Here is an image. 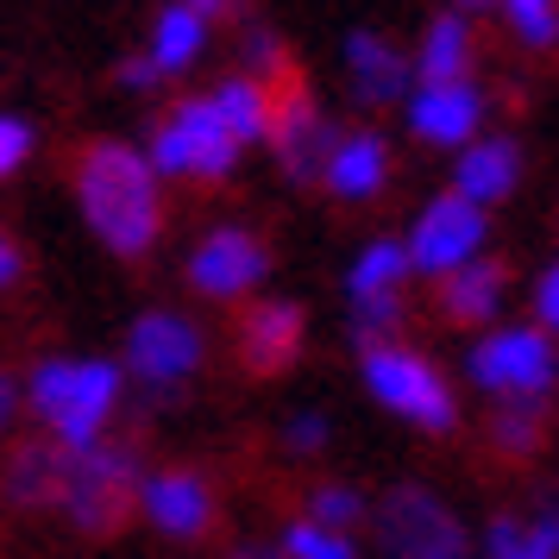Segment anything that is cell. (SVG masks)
<instances>
[{
  "label": "cell",
  "instance_id": "cell-16",
  "mask_svg": "<svg viewBox=\"0 0 559 559\" xmlns=\"http://www.w3.org/2000/svg\"><path fill=\"white\" fill-rule=\"evenodd\" d=\"M515 189H522V145L509 132H478L465 152H453V195L478 214L503 207Z\"/></svg>",
  "mask_w": 559,
  "mask_h": 559
},
{
  "label": "cell",
  "instance_id": "cell-34",
  "mask_svg": "<svg viewBox=\"0 0 559 559\" xmlns=\"http://www.w3.org/2000/svg\"><path fill=\"white\" fill-rule=\"evenodd\" d=\"M20 277H26V252H20V239H13V233H0V296H7V289H20Z\"/></svg>",
  "mask_w": 559,
  "mask_h": 559
},
{
  "label": "cell",
  "instance_id": "cell-29",
  "mask_svg": "<svg viewBox=\"0 0 559 559\" xmlns=\"http://www.w3.org/2000/svg\"><path fill=\"white\" fill-rule=\"evenodd\" d=\"M484 554H490V559H547L528 540V522H522V515H497L490 534H484Z\"/></svg>",
  "mask_w": 559,
  "mask_h": 559
},
{
  "label": "cell",
  "instance_id": "cell-9",
  "mask_svg": "<svg viewBox=\"0 0 559 559\" xmlns=\"http://www.w3.org/2000/svg\"><path fill=\"white\" fill-rule=\"evenodd\" d=\"M403 283H408V258H403V239H371L365 252L353 258V271H346V328H353L358 353L365 346H383V340H396L403 328Z\"/></svg>",
  "mask_w": 559,
  "mask_h": 559
},
{
  "label": "cell",
  "instance_id": "cell-2",
  "mask_svg": "<svg viewBox=\"0 0 559 559\" xmlns=\"http://www.w3.org/2000/svg\"><path fill=\"white\" fill-rule=\"evenodd\" d=\"M26 403L45 421V440L57 453H88L107 440V421L127 403V371L120 358L45 353L26 378Z\"/></svg>",
  "mask_w": 559,
  "mask_h": 559
},
{
  "label": "cell",
  "instance_id": "cell-17",
  "mask_svg": "<svg viewBox=\"0 0 559 559\" xmlns=\"http://www.w3.org/2000/svg\"><path fill=\"white\" fill-rule=\"evenodd\" d=\"M321 189H328L333 202H346V207L378 202L383 189H390V139L371 132V127L340 132L328 164H321Z\"/></svg>",
  "mask_w": 559,
  "mask_h": 559
},
{
  "label": "cell",
  "instance_id": "cell-30",
  "mask_svg": "<svg viewBox=\"0 0 559 559\" xmlns=\"http://www.w3.org/2000/svg\"><path fill=\"white\" fill-rule=\"evenodd\" d=\"M32 145H38V139H32V120H26V114H0V182L26 170Z\"/></svg>",
  "mask_w": 559,
  "mask_h": 559
},
{
  "label": "cell",
  "instance_id": "cell-13",
  "mask_svg": "<svg viewBox=\"0 0 559 559\" xmlns=\"http://www.w3.org/2000/svg\"><path fill=\"white\" fill-rule=\"evenodd\" d=\"M333 120L321 114V102L308 95L302 82H289L283 95H271V132H264V145L277 152L283 177L296 182H321V164H328L333 152Z\"/></svg>",
  "mask_w": 559,
  "mask_h": 559
},
{
  "label": "cell",
  "instance_id": "cell-7",
  "mask_svg": "<svg viewBox=\"0 0 559 559\" xmlns=\"http://www.w3.org/2000/svg\"><path fill=\"white\" fill-rule=\"evenodd\" d=\"M371 522H378V547L390 559H465L472 554L459 509L440 490H428V484L383 490L378 509H371Z\"/></svg>",
  "mask_w": 559,
  "mask_h": 559
},
{
  "label": "cell",
  "instance_id": "cell-22",
  "mask_svg": "<svg viewBox=\"0 0 559 559\" xmlns=\"http://www.w3.org/2000/svg\"><path fill=\"white\" fill-rule=\"evenodd\" d=\"M207 107L221 114V127L233 132V145L246 152V145H264V132H271V88H258L252 76H227L207 88Z\"/></svg>",
  "mask_w": 559,
  "mask_h": 559
},
{
  "label": "cell",
  "instance_id": "cell-1",
  "mask_svg": "<svg viewBox=\"0 0 559 559\" xmlns=\"http://www.w3.org/2000/svg\"><path fill=\"white\" fill-rule=\"evenodd\" d=\"M76 207L114 258H145L164 239V182L127 139H88L76 152Z\"/></svg>",
  "mask_w": 559,
  "mask_h": 559
},
{
  "label": "cell",
  "instance_id": "cell-27",
  "mask_svg": "<svg viewBox=\"0 0 559 559\" xmlns=\"http://www.w3.org/2000/svg\"><path fill=\"white\" fill-rule=\"evenodd\" d=\"M283 559H358L353 534H333V528H314V522H289V534H283Z\"/></svg>",
  "mask_w": 559,
  "mask_h": 559
},
{
  "label": "cell",
  "instance_id": "cell-26",
  "mask_svg": "<svg viewBox=\"0 0 559 559\" xmlns=\"http://www.w3.org/2000/svg\"><path fill=\"white\" fill-rule=\"evenodd\" d=\"M503 26L522 51H540V57L559 51V7H547V0H509Z\"/></svg>",
  "mask_w": 559,
  "mask_h": 559
},
{
  "label": "cell",
  "instance_id": "cell-37",
  "mask_svg": "<svg viewBox=\"0 0 559 559\" xmlns=\"http://www.w3.org/2000/svg\"><path fill=\"white\" fill-rule=\"evenodd\" d=\"M227 559H283L277 547H258V540H246V547H233Z\"/></svg>",
  "mask_w": 559,
  "mask_h": 559
},
{
  "label": "cell",
  "instance_id": "cell-4",
  "mask_svg": "<svg viewBox=\"0 0 559 559\" xmlns=\"http://www.w3.org/2000/svg\"><path fill=\"white\" fill-rule=\"evenodd\" d=\"M465 371L490 403H547L559 390V346L540 328H490L472 340Z\"/></svg>",
  "mask_w": 559,
  "mask_h": 559
},
{
  "label": "cell",
  "instance_id": "cell-24",
  "mask_svg": "<svg viewBox=\"0 0 559 559\" xmlns=\"http://www.w3.org/2000/svg\"><path fill=\"white\" fill-rule=\"evenodd\" d=\"M302 522L333 528V534H353L358 522H371V503H365V490H358V484H314V490H308Z\"/></svg>",
  "mask_w": 559,
  "mask_h": 559
},
{
  "label": "cell",
  "instance_id": "cell-11",
  "mask_svg": "<svg viewBox=\"0 0 559 559\" xmlns=\"http://www.w3.org/2000/svg\"><path fill=\"white\" fill-rule=\"evenodd\" d=\"M271 277V246L252 227H214L189 252V289L207 302H246Z\"/></svg>",
  "mask_w": 559,
  "mask_h": 559
},
{
  "label": "cell",
  "instance_id": "cell-23",
  "mask_svg": "<svg viewBox=\"0 0 559 559\" xmlns=\"http://www.w3.org/2000/svg\"><path fill=\"white\" fill-rule=\"evenodd\" d=\"M57 478H63V453L51 440H26L20 453L7 459V503L20 509H51L57 503Z\"/></svg>",
  "mask_w": 559,
  "mask_h": 559
},
{
  "label": "cell",
  "instance_id": "cell-18",
  "mask_svg": "<svg viewBox=\"0 0 559 559\" xmlns=\"http://www.w3.org/2000/svg\"><path fill=\"white\" fill-rule=\"evenodd\" d=\"M346 82H353V95L365 107H396V102H408L415 70H408L403 45H390L383 32L358 26L353 38H346Z\"/></svg>",
  "mask_w": 559,
  "mask_h": 559
},
{
  "label": "cell",
  "instance_id": "cell-20",
  "mask_svg": "<svg viewBox=\"0 0 559 559\" xmlns=\"http://www.w3.org/2000/svg\"><path fill=\"white\" fill-rule=\"evenodd\" d=\"M503 296H509V271L497 258H478V264H465L453 277H440V314H447L453 328H484V321H497V314H503Z\"/></svg>",
  "mask_w": 559,
  "mask_h": 559
},
{
  "label": "cell",
  "instance_id": "cell-19",
  "mask_svg": "<svg viewBox=\"0 0 559 559\" xmlns=\"http://www.w3.org/2000/svg\"><path fill=\"white\" fill-rule=\"evenodd\" d=\"M472 63H478V32H472V20L459 7L453 13H433L415 57H408L415 82H472Z\"/></svg>",
  "mask_w": 559,
  "mask_h": 559
},
{
  "label": "cell",
  "instance_id": "cell-33",
  "mask_svg": "<svg viewBox=\"0 0 559 559\" xmlns=\"http://www.w3.org/2000/svg\"><path fill=\"white\" fill-rule=\"evenodd\" d=\"M528 540H534V547H540V554H547V559H559V490H547V497L534 503Z\"/></svg>",
  "mask_w": 559,
  "mask_h": 559
},
{
  "label": "cell",
  "instance_id": "cell-32",
  "mask_svg": "<svg viewBox=\"0 0 559 559\" xmlns=\"http://www.w3.org/2000/svg\"><path fill=\"white\" fill-rule=\"evenodd\" d=\"M534 328L547 340H559V264H547L540 283H534Z\"/></svg>",
  "mask_w": 559,
  "mask_h": 559
},
{
  "label": "cell",
  "instance_id": "cell-5",
  "mask_svg": "<svg viewBox=\"0 0 559 559\" xmlns=\"http://www.w3.org/2000/svg\"><path fill=\"white\" fill-rule=\"evenodd\" d=\"M157 182H227L239 164L233 132L221 127V114L207 107V95H182L152 132V152H145Z\"/></svg>",
  "mask_w": 559,
  "mask_h": 559
},
{
  "label": "cell",
  "instance_id": "cell-10",
  "mask_svg": "<svg viewBox=\"0 0 559 559\" xmlns=\"http://www.w3.org/2000/svg\"><path fill=\"white\" fill-rule=\"evenodd\" d=\"M484 239H490V221H484L472 202H459L453 189H440L421 214H415V227L403 239V258H408V277L421 271V277H453L465 264H478L484 258Z\"/></svg>",
  "mask_w": 559,
  "mask_h": 559
},
{
  "label": "cell",
  "instance_id": "cell-35",
  "mask_svg": "<svg viewBox=\"0 0 559 559\" xmlns=\"http://www.w3.org/2000/svg\"><path fill=\"white\" fill-rule=\"evenodd\" d=\"M120 82H127V88H152V63H145V57H132V63H127V70H120Z\"/></svg>",
  "mask_w": 559,
  "mask_h": 559
},
{
  "label": "cell",
  "instance_id": "cell-6",
  "mask_svg": "<svg viewBox=\"0 0 559 559\" xmlns=\"http://www.w3.org/2000/svg\"><path fill=\"white\" fill-rule=\"evenodd\" d=\"M132 490H139V459L120 440H102L88 453H63V478H57V509L76 522L82 534H114L127 522Z\"/></svg>",
  "mask_w": 559,
  "mask_h": 559
},
{
  "label": "cell",
  "instance_id": "cell-36",
  "mask_svg": "<svg viewBox=\"0 0 559 559\" xmlns=\"http://www.w3.org/2000/svg\"><path fill=\"white\" fill-rule=\"evenodd\" d=\"M13 415H20V390H13V378H7V371H0V428H7Z\"/></svg>",
  "mask_w": 559,
  "mask_h": 559
},
{
  "label": "cell",
  "instance_id": "cell-21",
  "mask_svg": "<svg viewBox=\"0 0 559 559\" xmlns=\"http://www.w3.org/2000/svg\"><path fill=\"white\" fill-rule=\"evenodd\" d=\"M207 20H214V7H195V0H177V7L157 13L152 20V45H145L152 76H182V70L207 51Z\"/></svg>",
  "mask_w": 559,
  "mask_h": 559
},
{
  "label": "cell",
  "instance_id": "cell-15",
  "mask_svg": "<svg viewBox=\"0 0 559 559\" xmlns=\"http://www.w3.org/2000/svg\"><path fill=\"white\" fill-rule=\"evenodd\" d=\"M302 340H308V314L289 296H258L239 314V365L252 378H283L302 358Z\"/></svg>",
  "mask_w": 559,
  "mask_h": 559
},
{
  "label": "cell",
  "instance_id": "cell-28",
  "mask_svg": "<svg viewBox=\"0 0 559 559\" xmlns=\"http://www.w3.org/2000/svg\"><path fill=\"white\" fill-rule=\"evenodd\" d=\"M239 57L252 63V82H258V88H271V82L289 76V51H283V38H277L271 26H258V20L239 32Z\"/></svg>",
  "mask_w": 559,
  "mask_h": 559
},
{
  "label": "cell",
  "instance_id": "cell-8",
  "mask_svg": "<svg viewBox=\"0 0 559 559\" xmlns=\"http://www.w3.org/2000/svg\"><path fill=\"white\" fill-rule=\"evenodd\" d=\"M202 358H207V333L189 314H177V308H145L127 328L120 371L139 378L145 390H157V396H170V390H182V383L202 371Z\"/></svg>",
  "mask_w": 559,
  "mask_h": 559
},
{
  "label": "cell",
  "instance_id": "cell-12",
  "mask_svg": "<svg viewBox=\"0 0 559 559\" xmlns=\"http://www.w3.org/2000/svg\"><path fill=\"white\" fill-rule=\"evenodd\" d=\"M132 509H139L157 534H170V540H202V534L214 528V515H221V497H214V484H207L202 472L170 465V472H139Z\"/></svg>",
  "mask_w": 559,
  "mask_h": 559
},
{
  "label": "cell",
  "instance_id": "cell-14",
  "mask_svg": "<svg viewBox=\"0 0 559 559\" xmlns=\"http://www.w3.org/2000/svg\"><path fill=\"white\" fill-rule=\"evenodd\" d=\"M484 88L478 82H415L408 88V132L433 152H465L484 132Z\"/></svg>",
  "mask_w": 559,
  "mask_h": 559
},
{
  "label": "cell",
  "instance_id": "cell-25",
  "mask_svg": "<svg viewBox=\"0 0 559 559\" xmlns=\"http://www.w3.org/2000/svg\"><path fill=\"white\" fill-rule=\"evenodd\" d=\"M540 433H547L540 403H497V415H490V447L503 459H528L540 447Z\"/></svg>",
  "mask_w": 559,
  "mask_h": 559
},
{
  "label": "cell",
  "instance_id": "cell-31",
  "mask_svg": "<svg viewBox=\"0 0 559 559\" xmlns=\"http://www.w3.org/2000/svg\"><path fill=\"white\" fill-rule=\"evenodd\" d=\"M321 447H328V415H321V408H296V415L283 421V453L314 459Z\"/></svg>",
  "mask_w": 559,
  "mask_h": 559
},
{
  "label": "cell",
  "instance_id": "cell-3",
  "mask_svg": "<svg viewBox=\"0 0 559 559\" xmlns=\"http://www.w3.org/2000/svg\"><path fill=\"white\" fill-rule=\"evenodd\" d=\"M358 365H365L371 403H383L390 415H403L408 428H421V433H453L459 428V396H453V383H447V371H440L428 353H415L403 340H383V346H365Z\"/></svg>",
  "mask_w": 559,
  "mask_h": 559
}]
</instances>
